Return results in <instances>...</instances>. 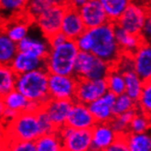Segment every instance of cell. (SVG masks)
<instances>
[{
    "mask_svg": "<svg viewBox=\"0 0 151 151\" xmlns=\"http://www.w3.org/2000/svg\"><path fill=\"white\" fill-rule=\"evenodd\" d=\"M89 30L93 40L90 52L112 66L114 65L122 54L115 39L114 23L108 21Z\"/></svg>",
    "mask_w": 151,
    "mask_h": 151,
    "instance_id": "6da1fadb",
    "label": "cell"
},
{
    "mask_svg": "<svg viewBox=\"0 0 151 151\" xmlns=\"http://www.w3.org/2000/svg\"><path fill=\"white\" fill-rule=\"evenodd\" d=\"M49 73L45 68L19 74L15 89L29 101H36L42 105L50 98L48 92Z\"/></svg>",
    "mask_w": 151,
    "mask_h": 151,
    "instance_id": "7a4b0ae2",
    "label": "cell"
},
{
    "mask_svg": "<svg viewBox=\"0 0 151 151\" xmlns=\"http://www.w3.org/2000/svg\"><path fill=\"white\" fill-rule=\"evenodd\" d=\"M74 40H66L60 45L50 47L45 58V69L49 73L73 74L74 60L78 53Z\"/></svg>",
    "mask_w": 151,
    "mask_h": 151,
    "instance_id": "3957f363",
    "label": "cell"
},
{
    "mask_svg": "<svg viewBox=\"0 0 151 151\" xmlns=\"http://www.w3.org/2000/svg\"><path fill=\"white\" fill-rule=\"evenodd\" d=\"M7 132V140L35 141L41 135L36 114L28 112L19 113L8 124Z\"/></svg>",
    "mask_w": 151,
    "mask_h": 151,
    "instance_id": "277c9868",
    "label": "cell"
},
{
    "mask_svg": "<svg viewBox=\"0 0 151 151\" xmlns=\"http://www.w3.org/2000/svg\"><path fill=\"white\" fill-rule=\"evenodd\" d=\"M148 17H150L149 6L138 2H130L114 24L130 33L140 35Z\"/></svg>",
    "mask_w": 151,
    "mask_h": 151,
    "instance_id": "5b68a950",
    "label": "cell"
},
{
    "mask_svg": "<svg viewBox=\"0 0 151 151\" xmlns=\"http://www.w3.org/2000/svg\"><path fill=\"white\" fill-rule=\"evenodd\" d=\"M78 79L73 75L49 73L48 92L50 99L73 100L76 92Z\"/></svg>",
    "mask_w": 151,
    "mask_h": 151,
    "instance_id": "8992f818",
    "label": "cell"
},
{
    "mask_svg": "<svg viewBox=\"0 0 151 151\" xmlns=\"http://www.w3.org/2000/svg\"><path fill=\"white\" fill-rule=\"evenodd\" d=\"M63 151H87L91 147V129H76L67 125L58 129Z\"/></svg>",
    "mask_w": 151,
    "mask_h": 151,
    "instance_id": "52a82bcc",
    "label": "cell"
},
{
    "mask_svg": "<svg viewBox=\"0 0 151 151\" xmlns=\"http://www.w3.org/2000/svg\"><path fill=\"white\" fill-rule=\"evenodd\" d=\"M108 91L104 79H78L74 101L88 104Z\"/></svg>",
    "mask_w": 151,
    "mask_h": 151,
    "instance_id": "ba28073f",
    "label": "cell"
},
{
    "mask_svg": "<svg viewBox=\"0 0 151 151\" xmlns=\"http://www.w3.org/2000/svg\"><path fill=\"white\" fill-rule=\"evenodd\" d=\"M65 6H50L42 14H40L34 23L46 39L60 31V26L64 14Z\"/></svg>",
    "mask_w": 151,
    "mask_h": 151,
    "instance_id": "9c48e42d",
    "label": "cell"
},
{
    "mask_svg": "<svg viewBox=\"0 0 151 151\" xmlns=\"http://www.w3.org/2000/svg\"><path fill=\"white\" fill-rule=\"evenodd\" d=\"M85 28L90 29L101 26L109 19L98 0H89L78 9Z\"/></svg>",
    "mask_w": 151,
    "mask_h": 151,
    "instance_id": "30bf717a",
    "label": "cell"
},
{
    "mask_svg": "<svg viewBox=\"0 0 151 151\" xmlns=\"http://www.w3.org/2000/svg\"><path fill=\"white\" fill-rule=\"evenodd\" d=\"M96 124L88 105L73 101L67 117L66 125L76 129H91Z\"/></svg>",
    "mask_w": 151,
    "mask_h": 151,
    "instance_id": "8fae6325",
    "label": "cell"
},
{
    "mask_svg": "<svg viewBox=\"0 0 151 151\" xmlns=\"http://www.w3.org/2000/svg\"><path fill=\"white\" fill-rule=\"evenodd\" d=\"M116 95L107 91L98 99L88 104L90 110L96 123H109L114 117L112 107Z\"/></svg>",
    "mask_w": 151,
    "mask_h": 151,
    "instance_id": "7c38bea8",
    "label": "cell"
},
{
    "mask_svg": "<svg viewBox=\"0 0 151 151\" xmlns=\"http://www.w3.org/2000/svg\"><path fill=\"white\" fill-rule=\"evenodd\" d=\"M86 29L78 9L65 6L64 14L60 26V32L68 40H74Z\"/></svg>",
    "mask_w": 151,
    "mask_h": 151,
    "instance_id": "4fadbf2b",
    "label": "cell"
},
{
    "mask_svg": "<svg viewBox=\"0 0 151 151\" xmlns=\"http://www.w3.org/2000/svg\"><path fill=\"white\" fill-rule=\"evenodd\" d=\"M133 70L144 82L151 81V47L150 42H143L132 54Z\"/></svg>",
    "mask_w": 151,
    "mask_h": 151,
    "instance_id": "5bb4252c",
    "label": "cell"
},
{
    "mask_svg": "<svg viewBox=\"0 0 151 151\" xmlns=\"http://www.w3.org/2000/svg\"><path fill=\"white\" fill-rule=\"evenodd\" d=\"M73 100L50 99L42 105V108L48 114L50 119L57 129L66 125L67 117L72 108Z\"/></svg>",
    "mask_w": 151,
    "mask_h": 151,
    "instance_id": "9a60e30c",
    "label": "cell"
},
{
    "mask_svg": "<svg viewBox=\"0 0 151 151\" xmlns=\"http://www.w3.org/2000/svg\"><path fill=\"white\" fill-rule=\"evenodd\" d=\"M91 131L92 139L90 149L94 151H104L118 137L109 123H96L91 128Z\"/></svg>",
    "mask_w": 151,
    "mask_h": 151,
    "instance_id": "2e32d148",
    "label": "cell"
},
{
    "mask_svg": "<svg viewBox=\"0 0 151 151\" xmlns=\"http://www.w3.org/2000/svg\"><path fill=\"white\" fill-rule=\"evenodd\" d=\"M31 23L33 22L23 14L2 23L0 27L4 29L8 37L14 42L17 43L27 35H29V26Z\"/></svg>",
    "mask_w": 151,
    "mask_h": 151,
    "instance_id": "e0dca14e",
    "label": "cell"
},
{
    "mask_svg": "<svg viewBox=\"0 0 151 151\" xmlns=\"http://www.w3.org/2000/svg\"><path fill=\"white\" fill-rule=\"evenodd\" d=\"M17 44L19 51L29 53L32 56L40 59H45L50 49L48 39L45 37H34L30 35H27L24 39H22Z\"/></svg>",
    "mask_w": 151,
    "mask_h": 151,
    "instance_id": "ac0fdd59",
    "label": "cell"
},
{
    "mask_svg": "<svg viewBox=\"0 0 151 151\" xmlns=\"http://www.w3.org/2000/svg\"><path fill=\"white\" fill-rule=\"evenodd\" d=\"M9 65L16 74L19 75L45 68V59L35 57L26 52L17 51Z\"/></svg>",
    "mask_w": 151,
    "mask_h": 151,
    "instance_id": "d6986e66",
    "label": "cell"
},
{
    "mask_svg": "<svg viewBox=\"0 0 151 151\" xmlns=\"http://www.w3.org/2000/svg\"><path fill=\"white\" fill-rule=\"evenodd\" d=\"M114 35L118 47L122 53L127 54H133L143 42V39L140 35L130 33L125 29H123L120 27L114 24Z\"/></svg>",
    "mask_w": 151,
    "mask_h": 151,
    "instance_id": "ffe728a7",
    "label": "cell"
},
{
    "mask_svg": "<svg viewBox=\"0 0 151 151\" xmlns=\"http://www.w3.org/2000/svg\"><path fill=\"white\" fill-rule=\"evenodd\" d=\"M26 0H0V21L1 24L13 17L24 14Z\"/></svg>",
    "mask_w": 151,
    "mask_h": 151,
    "instance_id": "44dd1931",
    "label": "cell"
},
{
    "mask_svg": "<svg viewBox=\"0 0 151 151\" xmlns=\"http://www.w3.org/2000/svg\"><path fill=\"white\" fill-rule=\"evenodd\" d=\"M17 51V44L0 27V64L9 65Z\"/></svg>",
    "mask_w": 151,
    "mask_h": 151,
    "instance_id": "7402d4cb",
    "label": "cell"
},
{
    "mask_svg": "<svg viewBox=\"0 0 151 151\" xmlns=\"http://www.w3.org/2000/svg\"><path fill=\"white\" fill-rule=\"evenodd\" d=\"M96 56L90 51H78L73 67V75L77 79H85L90 72Z\"/></svg>",
    "mask_w": 151,
    "mask_h": 151,
    "instance_id": "603a6c76",
    "label": "cell"
},
{
    "mask_svg": "<svg viewBox=\"0 0 151 151\" xmlns=\"http://www.w3.org/2000/svg\"><path fill=\"white\" fill-rule=\"evenodd\" d=\"M34 142L36 151H63L58 130L49 134L40 135Z\"/></svg>",
    "mask_w": 151,
    "mask_h": 151,
    "instance_id": "cb8c5ba5",
    "label": "cell"
},
{
    "mask_svg": "<svg viewBox=\"0 0 151 151\" xmlns=\"http://www.w3.org/2000/svg\"><path fill=\"white\" fill-rule=\"evenodd\" d=\"M125 136L127 145L130 151H151V137L146 133H130Z\"/></svg>",
    "mask_w": 151,
    "mask_h": 151,
    "instance_id": "d4e9b609",
    "label": "cell"
},
{
    "mask_svg": "<svg viewBox=\"0 0 151 151\" xmlns=\"http://www.w3.org/2000/svg\"><path fill=\"white\" fill-rule=\"evenodd\" d=\"M124 78H125V93H127L130 98L135 100L136 102L139 98L142 89L144 87L146 82H144L135 72L134 70H127L124 73Z\"/></svg>",
    "mask_w": 151,
    "mask_h": 151,
    "instance_id": "484cf974",
    "label": "cell"
},
{
    "mask_svg": "<svg viewBox=\"0 0 151 151\" xmlns=\"http://www.w3.org/2000/svg\"><path fill=\"white\" fill-rule=\"evenodd\" d=\"M101 3L109 21L115 23L129 5V0H98Z\"/></svg>",
    "mask_w": 151,
    "mask_h": 151,
    "instance_id": "4316f807",
    "label": "cell"
},
{
    "mask_svg": "<svg viewBox=\"0 0 151 151\" xmlns=\"http://www.w3.org/2000/svg\"><path fill=\"white\" fill-rule=\"evenodd\" d=\"M105 81L109 92L115 95H119L125 93L126 84L124 73H121L117 68L112 66L108 74L105 77Z\"/></svg>",
    "mask_w": 151,
    "mask_h": 151,
    "instance_id": "83f0119b",
    "label": "cell"
},
{
    "mask_svg": "<svg viewBox=\"0 0 151 151\" xmlns=\"http://www.w3.org/2000/svg\"><path fill=\"white\" fill-rule=\"evenodd\" d=\"M17 76L10 65L0 64V97L14 90Z\"/></svg>",
    "mask_w": 151,
    "mask_h": 151,
    "instance_id": "f1b7e54d",
    "label": "cell"
},
{
    "mask_svg": "<svg viewBox=\"0 0 151 151\" xmlns=\"http://www.w3.org/2000/svg\"><path fill=\"white\" fill-rule=\"evenodd\" d=\"M137 111V109H133V110H129L127 112L123 113L121 114L115 115V116H114L112 120L109 122L111 127L118 136L125 135L128 132L129 123L132 120V118L134 117Z\"/></svg>",
    "mask_w": 151,
    "mask_h": 151,
    "instance_id": "f546056e",
    "label": "cell"
},
{
    "mask_svg": "<svg viewBox=\"0 0 151 151\" xmlns=\"http://www.w3.org/2000/svg\"><path fill=\"white\" fill-rule=\"evenodd\" d=\"M2 98L6 108L14 110L17 113L24 112L27 103L29 101L21 93H19L16 89L6 93Z\"/></svg>",
    "mask_w": 151,
    "mask_h": 151,
    "instance_id": "4dcf8cb0",
    "label": "cell"
},
{
    "mask_svg": "<svg viewBox=\"0 0 151 151\" xmlns=\"http://www.w3.org/2000/svg\"><path fill=\"white\" fill-rule=\"evenodd\" d=\"M150 128V114L137 109L136 114L129 123L128 132L146 133Z\"/></svg>",
    "mask_w": 151,
    "mask_h": 151,
    "instance_id": "1f68e13d",
    "label": "cell"
},
{
    "mask_svg": "<svg viewBox=\"0 0 151 151\" xmlns=\"http://www.w3.org/2000/svg\"><path fill=\"white\" fill-rule=\"evenodd\" d=\"M133 109H137V104L135 100L130 98V97L125 93L119 95H116L115 101L112 107L114 116L121 114L125 112H127L129 110H133Z\"/></svg>",
    "mask_w": 151,
    "mask_h": 151,
    "instance_id": "d6a6232c",
    "label": "cell"
},
{
    "mask_svg": "<svg viewBox=\"0 0 151 151\" xmlns=\"http://www.w3.org/2000/svg\"><path fill=\"white\" fill-rule=\"evenodd\" d=\"M51 5L48 0H29L27 1L24 14L28 19L34 22V20L45 11Z\"/></svg>",
    "mask_w": 151,
    "mask_h": 151,
    "instance_id": "836d02e7",
    "label": "cell"
},
{
    "mask_svg": "<svg viewBox=\"0 0 151 151\" xmlns=\"http://www.w3.org/2000/svg\"><path fill=\"white\" fill-rule=\"evenodd\" d=\"M137 109L150 114L151 112V81L146 82L139 98L137 101Z\"/></svg>",
    "mask_w": 151,
    "mask_h": 151,
    "instance_id": "e575fe53",
    "label": "cell"
},
{
    "mask_svg": "<svg viewBox=\"0 0 151 151\" xmlns=\"http://www.w3.org/2000/svg\"><path fill=\"white\" fill-rule=\"evenodd\" d=\"M37 115V119H38V123H39V127L41 132V135L43 134H49V133H52L55 132L58 129L55 127V126L53 125V123L51 122V120L50 119L48 114L45 112L42 107L40 110H39L36 113Z\"/></svg>",
    "mask_w": 151,
    "mask_h": 151,
    "instance_id": "d590c367",
    "label": "cell"
},
{
    "mask_svg": "<svg viewBox=\"0 0 151 151\" xmlns=\"http://www.w3.org/2000/svg\"><path fill=\"white\" fill-rule=\"evenodd\" d=\"M7 144L10 151H36L34 141L27 140H7Z\"/></svg>",
    "mask_w": 151,
    "mask_h": 151,
    "instance_id": "8d00e7d4",
    "label": "cell"
},
{
    "mask_svg": "<svg viewBox=\"0 0 151 151\" xmlns=\"http://www.w3.org/2000/svg\"><path fill=\"white\" fill-rule=\"evenodd\" d=\"M74 41L79 51H91L93 40L90 30L88 29H86L80 36H78Z\"/></svg>",
    "mask_w": 151,
    "mask_h": 151,
    "instance_id": "74e56055",
    "label": "cell"
},
{
    "mask_svg": "<svg viewBox=\"0 0 151 151\" xmlns=\"http://www.w3.org/2000/svg\"><path fill=\"white\" fill-rule=\"evenodd\" d=\"M115 68H117L121 73H126L127 70H133V58L131 54H127V53H122L119 57L118 60L115 63Z\"/></svg>",
    "mask_w": 151,
    "mask_h": 151,
    "instance_id": "f35d334b",
    "label": "cell"
},
{
    "mask_svg": "<svg viewBox=\"0 0 151 151\" xmlns=\"http://www.w3.org/2000/svg\"><path fill=\"white\" fill-rule=\"evenodd\" d=\"M104 151H130L127 142L125 139V136L124 135H120L116 137L113 143L106 147Z\"/></svg>",
    "mask_w": 151,
    "mask_h": 151,
    "instance_id": "ab89813d",
    "label": "cell"
},
{
    "mask_svg": "<svg viewBox=\"0 0 151 151\" xmlns=\"http://www.w3.org/2000/svg\"><path fill=\"white\" fill-rule=\"evenodd\" d=\"M140 36L143 39L145 42H150V38H151V19L148 17L147 20L145 21L143 28L141 29Z\"/></svg>",
    "mask_w": 151,
    "mask_h": 151,
    "instance_id": "60d3db41",
    "label": "cell"
},
{
    "mask_svg": "<svg viewBox=\"0 0 151 151\" xmlns=\"http://www.w3.org/2000/svg\"><path fill=\"white\" fill-rule=\"evenodd\" d=\"M66 40L68 39L60 31V32L55 33L54 35H52L50 38H48V42L50 44V47H54V46L60 45V44L64 42Z\"/></svg>",
    "mask_w": 151,
    "mask_h": 151,
    "instance_id": "b9f144b4",
    "label": "cell"
},
{
    "mask_svg": "<svg viewBox=\"0 0 151 151\" xmlns=\"http://www.w3.org/2000/svg\"><path fill=\"white\" fill-rule=\"evenodd\" d=\"M42 107V104L36 102V101H28L27 105L25 107L24 112H28V113H32V114H36L39 110H40Z\"/></svg>",
    "mask_w": 151,
    "mask_h": 151,
    "instance_id": "7bdbcfd3",
    "label": "cell"
},
{
    "mask_svg": "<svg viewBox=\"0 0 151 151\" xmlns=\"http://www.w3.org/2000/svg\"><path fill=\"white\" fill-rule=\"evenodd\" d=\"M19 113H17L14 110H11V109H7L6 108L5 112H4V116H3V120L4 122H6L7 124H9L10 122H12L17 115H19Z\"/></svg>",
    "mask_w": 151,
    "mask_h": 151,
    "instance_id": "ee69618b",
    "label": "cell"
},
{
    "mask_svg": "<svg viewBox=\"0 0 151 151\" xmlns=\"http://www.w3.org/2000/svg\"><path fill=\"white\" fill-rule=\"evenodd\" d=\"M89 0H68V6L76 8V9H79L80 7L83 6L85 3H87Z\"/></svg>",
    "mask_w": 151,
    "mask_h": 151,
    "instance_id": "f6af8a7d",
    "label": "cell"
},
{
    "mask_svg": "<svg viewBox=\"0 0 151 151\" xmlns=\"http://www.w3.org/2000/svg\"><path fill=\"white\" fill-rule=\"evenodd\" d=\"M51 6H67L68 0H48Z\"/></svg>",
    "mask_w": 151,
    "mask_h": 151,
    "instance_id": "bcb514c9",
    "label": "cell"
},
{
    "mask_svg": "<svg viewBox=\"0 0 151 151\" xmlns=\"http://www.w3.org/2000/svg\"><path fill=\"white\" fill-rule=\"evenodd\" d=\"M5 110H6V106H5V104L3 102V98L2 97H0V121L3 120Z\"/></svg>",
    "mask_w": 151,
    "mask_h": 151,
    "instance_id": "7dc6e473",
    "label": "cell"
},
{
    "mask_svg": "<svg viewBox=\"0 0 151 151\" xmlns=\"http://www.w3.org/2000/svg\"><path fill=\"white\" fill-rule=\"evenodd\" d=\"M0 151H10V149L8 147L6 143H4L1 147H0Z\"/></svg>",
    "mask_w": 151,
    "mask_h": 151,
    "instance_id": "c3c4849f",
    "label": "cell"
},
{
    "mask_svg": "<svg viewBox=\"0 0 151 151\" xmlns=\"http://www.w3.org/2000/svg\"><path fill=\"white\" fill-rule=\"evenodd\" d=\"M137 2L141 3V4H144V5H147V6H149L150 0H137Z\"/></svg>",
    "mask_w": 151,
    "mask_h": 151,
    "instance_id": "681fc988",
    "label": "cell"
},
{
    "mask_svg": "<svg viewBox=\"0 0 151 151\" xmlns=\"http://www.w3.org/2000/svg\"><path fill=\"white\" fill-rule=\"evenodd\" d=\"M130 2H137V0H129Z\"/></svg>",
    "mask_w": 151,
    "mask_h": 151,
    "instance_id": "f907efd6",
    "label": "cell"
},
{
    "mask_svg": "<svg viewBox=\"0 0 151 151\" xmlns=\"http://www.w3.org/2000/svg\"><path fill=\"white\" fill-rule=\"evenodd\" d=\"M3 144H4V143H2V142H1V141H0V147H1V146H2Z\"/></svg>",
    "mask_w": 151,
    "mask_h": 151,
    "instance_id": "816d5d0a",
    "label": "cell"
},
{
    "mask_svg": "<svg viewBox=\"0 0 151 151\" xmlns=\"http://www.w3.org/2000/svg\"><path fill=\"white\" fill-rule=\"evenodd\" d=\"M87 151H94V150H92V149H89V150H87Z\"/></svg>",
    "mask_w": 151,
    "mask_h": 151,
    "instance_id": "f5cc1de1",
    "label": "cell"
},
{
    "mask_svg": "<svg viewBox=\"0 0 151 151\" xmlns=\"http://www.w3.org/2000/svg\"><path fill=\"white\" fill-rule=\"evenodd\" d=\"M0 25H1V21H0Z\"/></svg>",
    "mask_w": 151,
    "mask_h": 151,
    "instance_id": "db71d44e",
    "label": "cell"
},
{
    "mask_svg": "<svg viewBox=\"0 0 151 151\" xmlns=\"http://www.w3.org/2000/svg\"><path fill=\"white\" fill-rule=\"evenodd\" d=\"M26 1H29V0H26Z\"/></svg>",
    "mask_w": 151,
    "mask_h": 151,
    "instance_id": "11a10c76",
    "label": "cell"
}]
</instances>
